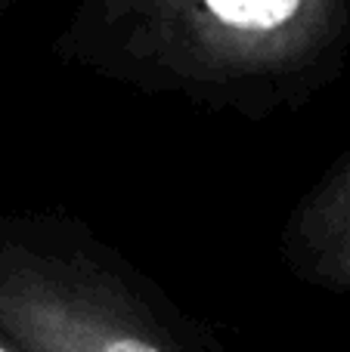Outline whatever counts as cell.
Here are the masks:
<instances>
[{"instance_id":"obj_1","label":"cell","mask_w":350,"mask_h":352,"mask_svg":"<svg viewBox=\"0 0 350 352\" xmlns=\"http://www.w3.org/2000/svg\"><path fill=\"white\" fill-rule=\"evenodd\" d=\"M56 50L143 93L267 115L341 72L350 0H81Z\"/></svg>"},{"instance_id":"obj_2","label":"cell","mask_w":350,"mask_h":352,"mask_svg":"<svg viewBox=\"0 0 350 352\" xmlns=\"http://www.w3.org/2000/svg\"><path fill=\"white\" fill-rule=\"evenodd\" d=\"M0 331L22 352H183L115 272L22 244L0 254Z\"/></svg>"},{"instance_id":"obj_3","label":"cell","mask_w":350,"mask_h":352,"mask_svg":"<svg viewBox=\"0 0 350 352\" xmlns=\"http://www.w3.org/2000/svg\"><path fill=\"white\" fill-rule=\"evenodd\" d=\"M282 250L304 281L350 291V152L291 213Z\"/></svg>"},{"instance_id":"obj_4","label":"cell","mask_w":350,"mask_h":352,"mask_svg":"<svg viewBox=\"0 0 350 352\" xmlns=\"http://www.w3.org/2000/svg\"><path fill=\"white\" fill-rule=\"evenodd\" d=\"M0 352H22V349H19V346H16V343H12V340H10V337H6V334H3V331H0Z\"/></svg>"}]
</instances>
